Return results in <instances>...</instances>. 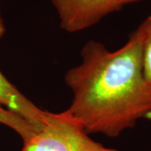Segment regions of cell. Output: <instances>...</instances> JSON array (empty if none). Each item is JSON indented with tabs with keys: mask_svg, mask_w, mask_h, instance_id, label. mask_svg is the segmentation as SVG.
I'll return each instance as SVG.
<instances>
[{
	"mask_svg": "<svg viewBox=\"0 0 151 151\" xmlns=\"http://www.w3.org/2000/svg\"><path fill=\"white\" fill-rule=\"evenodd\" d=\"M145 40L141 24L114 51L89 40L81 50V63L66 72L65 82L73 95L66 110L88 134L118 137L138 120L151 118V86L142 67Z\"/></svg>",
	"mask_w": 151,
	"mask_h": 151,
	"instance_id": "cell-1",
	"label": "cell"
},
{
	"mask_svg": "<svg viewBox=\"0 0 151 151\" xmlns=\"http://www.w3.org/2000/svg\"><path fill=\"white\" fill-rule=\"evenodd\" d=\"M22 141V151H120L91 139L67 110L49 113L47 122Z\"/></svg>",
	"mask_w": 151,
	"mask_h": 151,
	"instance_id": "cell-2",
	"label": "cell"
},
{
	"mask_svg": "<svg viewBox=\"0 0 151 151\" xmlns=\"http://www.w3.org/2000/svg\"><path fill=\"white\" fill-rule=\"evenodd\" d=\"M60 18V27L74 33L95 25L105 16L119 10V0H51Z\"/></svg>",
	"mask_w": 151,
	"mask_h": 151,
	"instance_id": "cell-3",
	"label": "cell"
},
{
	"mask_svg": "<svg viewBox=\"0 0 151 151\" xmlns=\"http://www.w3.org/2000/svg\"><path fill=\"white\" fill-rule=\"evenodd\" d=\"M0 106L33 125L35 129L47 122L50 112L42 110L22 94L0 71Z\"/></svg>",
	"mask_w": 151,
	"mask_h": 151,
	"instance_id": "cell-4",
	"label": "cell"
},
{
	"mask_svg": "<svg viewBox=\"0 0 151 151\" xmlns=\"http://www.w3.org/2000/svg\"><path fill=\"white\" fill-rule=\"evenodd\" d=\"M0 124H4L15 131L18 134L24 139L32 131L35 129V127L27 121L23 119L18 115L7 110L0 106Z\"/></svg>",
	"mask_w": 151,
	"mask_h": 151,
	"instance_id": "cell-5",
	"label": "cell"
},
{
	"mask_svg": "<svg viewBox=\"0 0 151 151\" xmlns=\"http://www.w3.org/2000/svg\"><path fill=\"white\" fill-rule=\"evenodd\" d=\"M145 30V40L143 48L142 67L146 82L151 86V16L142 23Z\"/></svg>",
	"mask_w": 151,
	"mask_h": 151,
	"instance_id": "cell-6",
	"label": "cell"
},
{
	"mask_svg": "<svg viewBox=\"0 0 151 151\" xmlns=\"http://www.w3.org/2000/svg\"><path fill=\"white\" fill-rule=\"evenodd\" d=\"M5 31V24H4V21L3 19V17H2V14H1V10H0V39L4 35Z\"/></svg>",
	"mask_w": 151,
	"mask_h": 151,
	"instance_id": "cell-7",
	"label": "cell"
},
{
	"mask_svg": "<svg viewBox=\"0 0 151 151\" xmlns=\"http://www.w3.org/2000/svg\"><path fill=\"white\" fill-rule=\"evenodd\" d=\"M121 4L124 5V4H130V3H134V2H137V1H139V0H119Z\"/></svg>",
	"mask_w": 151,
	"mask_h": 151,
	"instance_id": "cell-8",
	"label": "cell"
}]
</instances>
